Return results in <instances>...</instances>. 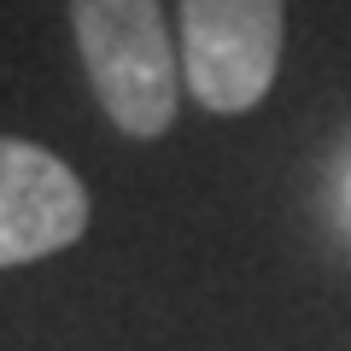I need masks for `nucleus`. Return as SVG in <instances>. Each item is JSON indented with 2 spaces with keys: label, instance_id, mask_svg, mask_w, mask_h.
Returning <instances> with one entry per match:
<instances>
[{
  "label": "nucleus",
  "instance_id": "f257e3e1",
  "mask_svg": "<svg viewBox=\"0 0 351 351\" xmlns=\"http://www.w3.org/2000/svg\"><path fill=\"white\" fill-rule=\"evenodd\" d=\"M71 29L106 117L129 141L170 135L182 106V53L158 0H71Z\"/></svg>",
  "mask_w": 351,
  "mask_h": 351
},
{
  "label": "nucleus",
  "instance_id": "f03ea898",
  "mask_svg": "<svg viewBox=\"0 0 351 351\" xmlns=\"http://www.w3.org/2000/svg\"><path fill=\"white\" fill-rule=\"evenodd\" d=\"M287 0H182V88L217 117H240L276 88Z\"/></svg>",
  "mask_w": 351,
  "mask_h": 351
},
{
  "label": "nucleus",
  "instance_id": "7ed1b4c3",
  "mask_svg": "<svg viewBox=\"0 0 351 351\" xmlns=\"http://www.w3.org/2000/svg\"><path fill=\"white\" fill-rule=\"evenodd\" d=\"M88 234V188L36 141L0 135V269L53 258Z\"/></svg>",
  "mask_w": 351,
  "mask_h": 351
}]
</instances>
